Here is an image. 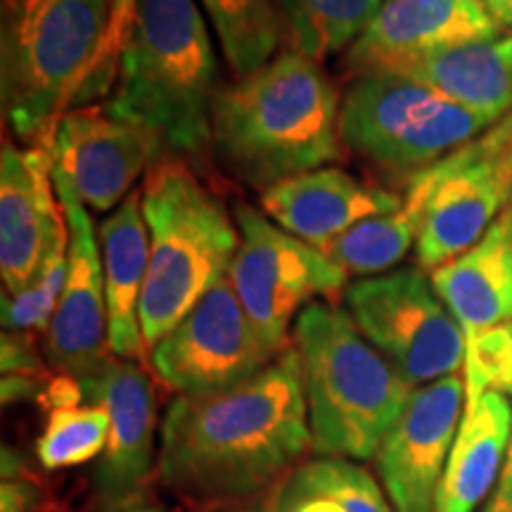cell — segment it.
I'll return each instance as SVG.
<instances>
[{
	"label": "cell",
	"instance_id": "26",
	"mask_svg": "<svg viewBox=\"0 0 512 512\" xmlns=\"http://www.w3.org/2000/svg\"><path fill=\"white\" fill-rule=\"evenodd\" d=\"M223 57L235 74L249 76L273 60L283 34V15L273 0H200Z\"/></svg>",
	"mask_w": 512,
	"mask_h": 512
},
{
	"label": "cell",
	"instance_id": "10",
	"mask_svg": "<svg viewBox=\"0 0 512 512\" xmlns=\"http://www.w3.org/2000/svg\"><path fill=\"white\" fill-rule=\"evenodd\" d=\"M422 176L430 183V200L415 254L422 271H437L475 247L512 204V112Z\"/></svg>",
	"mask_w": 512,
	"mask_h": 512
},
{
	"label": "cell",
	"instance_id": "27",
	"mask_svg": "<svg viewBox=\"0 0 512 512\" xmlns=\"http://www.w3.org/2000/svg\"><path fill=\"white\" fill-rule=\"evenodd\" d=\"M110 439V415L102 406H72L48 411L36 441L41 465L50 472L67 470L100 458Z\"/></svg>",
	"mask_w": 512,
	"mask_h": 512
},
{
	"label": "cell",
	"instance_id": "5",
	"mask_svg": "<svg viewBox=\"0 0 512 512\" xmlns=\"http://www.w3.org/2000/svg\"><path fill=\"white\" fill-rule=\"evenodd\" d=\"M140 190L150 261L138 320L145 349H152L228 273L240 230L219 197L178 157L152 164Z\"/></svg>",
	"mask_w": 512,
	"mask_h": 512
},
{
	"label": "cell",
	"instance_id": "28",
	"mask_svg": "<svg viewBox=\"0 0 512 512\" xmlns=\"http://www.w3.org/2000/svg\"><path fill=\"white\" fill-rule=\"evenodd\" d=\"M512 387V323L484 332L465 349V408L475 406L486 392Z\"/></svg>",
	"mask_w": 512,
	"mask_h": 512
},
{
	"label": "cell",
	"instance_id": "21",
	"mask_svg": "<svg viewBox=\"0 0 512 512\" xmlns=\"http://www.w3.org/2000/svg\"><path fill=\"white\" fill-rule=\"evenodd\" d=\"M512 439V408L501 392L482 394L465 408L434 512H477L494 491Z\"/></svg>",
	"mask_w": 512,
	"mask_h": 512
},
{
	"label": "cell",
	"instance_id": "22",
	"mask_svg": "<svg viewBox=\"0 0 512 512\" xmlns=\"http://www.w3.org/2000/svg\"><path fill=\"white\" fill-rule=\"evenodd\" d=\"M482 114L491 124L512 112V67L494 41L465 43L403 64L392 74Z\"/></svg>",
	"mask_w": 512,
	"mask_h": 512
},
{
	"label": "cell",
	"instance_id": "3",
	"mask_svg": "<svg viewBox=\"0 0 512 512\" xmlns=\"http://www.w3.org/2000/svg\"><path fill=\"white\" fill-rule=\"evenodd\" d=\"M216 74L195 0H138L107 107L143 128L162 157H195L211 143Z\"/></svg>",
	"mask_w": 512,
	"mask_h": 512
},
{
	"label": "cell",
	"instance_id": "34",
	"mask_svg": "<svg viewBox=\"0 0 512 512\" xmlns=\"http://www.w3.org/2000/svg\"><path fill=\"white\" fill-rule=\"evenodd\" d=\"M114 512H166V510L157 508V505L143 503V501H140V498H136V501L121 505V508H114Z\"/></svg>",
	"mask_w": 512,
	"mask_h": 512
},
{
	"label": "cell",
	"instance_id": "29",
	"mask_svg": "<svg viewBox=\"0 0 512 512\" xmlns=\"http://www.w3.org/2000/svg\"><path fill=\"white\" fill-rule=\"evenodd\" d=\"M136 8L138 0H110V29H107L105 46H102L100 60L95 64L91 76H88L86 86H83L74 107H83L86 100L100 98V95H105L110 88H114L128 31L133 27V19H136Z\"/></svg>",
	"mask_w": 512,
	"mask_h": 512
},
{
	"label": "cell",
	"instance_id": "8",
	"mask_svg": "<svg viewBox=\"0 0 512 512\" xmlns=\"http://www.w3.org/2000/svg\"><path fill=\"white\" fill-rule=\"evenodd\" d=\"M349 316L413 387L458 375L465 335L422 268H399L351 283Z\"/></svg>",
	"mask_w": 512,
	"mask_h": 512
},
{
	"label": "cell",
	"instance_id": "4",
	"mask_svg": "<svg viewBox=\"0 0 512 512\" xmlns=\"http://www.w3.org/2000/svg\"><path fill=\"white\" fill-rule=\"evenodd\" d=\"M294 347L302 356L313 451L323 458H375L413 384L337 306H304Z\"/></svg>",
	"mask_w": 512,
	"mask_h": 512
},
{
	"label": "cell",
	"instance_id": "31",
	"mask_svg": "<svg viewBox=\"0 0 512 512\" xmlns=\"http://www.w3.org/2000/svg\"><path fill=\"white\" fill-rule=\"evenodd\" d=\"M482 512H512V439L508 446V456H505L503 470L498 475V482L491 491L489 501H486Z\"/></svg>",
	"mask_w": 512,
	"mask_h": 512
},
{
	"label": "cell",
	"instance_id": "6",
	"mask_svg": "<svg viewBox=\"0 0 512 512\" xmlns=\"http://www.w3.org/2000/svg\"><path fill=\"white\" fill-rule=\"evenodd\" d=\"M0 86L17 138L48 147L79 100L110 29V0H3Z\"/></svg>",
	"mask_w": 512,
	"mask_h": 512
},
{
	"label": "cell",
	"instance_id": "14",
	"mask_svg": "<svg viewBox=\"0 0 512 512\" xmlns=\"http://www.w3.org/2000/svg\"><path fill=\"white\" fill-rule=\"evenodd\" d=\"M53 171L72 185L79 200L95 211L117 209L133 183L159 162L162 152L143 128L119 119L110 107H72L50 138Z\"/></svg>",
	"mask_w": 512,
	"mask_h": 512
},
{
	"label": "cell",
	"instance_id": "16",
	"mask_svg": "<svg viewBox=\"0 0 512 512\" xmlns=\"http://www.w3.org/2000/svg\"><path fill=\"white\" fill-rule=\"evenodd\" d=\"M81 384L86 399L110 415V439L95 467V491L107 508H121L140 498L155 463V387L143 368L117 356Z\"/></svg>",
	"mask_w": 512,
	"mask_h": 512
},
{
	"label": "cell",
	"instance_id": "24",
	"mask_svg": "<svg viewBox=\"0 0 512 512\" xmlns=\"http://www.w3.org/2000/svg\"><path fill=\"white\" fill-rule=\"evenodd\" d=\"M273 512H392V508L366 467L347 458H316L280 479Z\"/></svg>",
	"mask_w": 512,
	"mask_h": 512
},
{
	"label": "cell",
	"instance_id": "15",
	"mask_svg": "<svg viewBox=\"0 0 512 512\" xmlns=\"http://www.w3.org/2000/svg\"><path fill=\"white\" fill-rule=\"evenodd\" d=\"M498 31L482 0H384L347 50V67L356 79L392 74L439 50L494 41Z\"/></svg>",
	"mask_w": 512,
	"mask_h": 512
},
{
	"label": "cell",
	"instance_id": "33",
	"mask_svg": "<svg viewBox=\"0 0 512 512\" xmlns=\"http://www.w3.org/2000/svg\"><path fill=\"white\" fill-rule=\"evenodd\" d=\"M498 29H512V0H482Z\"/></svg>",
	"mask_w": 512,
	"mask_h": 512
},
{
	"label": "cell",
	"instance_id": "9",
	"mask_svg": "<svg viewBox=\"0 0 512 512\" xmlns=\"http://www.w3.org/2000/svg\"><path fill=\"white\" fill-rule=\"evenodd\" d=\"M240 245L228 278L249 320L273 354L290 344V325L313 297H335L349 275L320 249L285 233L264 211L240 204Z\"/></svg>",
	"mask_w": 512,
	"mask_h": 512
},
{
	"label": "cell",
	"instance_id": "1",
	"mask_svg": "<svg viewBox=\"0 0 512 512\" xmlns=\"http://www.w3.org/2000/svg\"><path fill=\"white\" fill-rule=\"evenodd\" d=\"M311 448L299 349L247 382L176 396L162 422L157 477L197 512L273 489Z\"/></svg>",
	"mask_w": 512,
	"mask_h": 512
},
{
	"label": "cell",
	"instance_id": "36",
	"mask_svg": "<svg viewBox=\"0 0 512 512\" xmlns=\"http://www.w3.org/2000/svg\"><path fill=\"white\" fill-rule=\"evenodd\" d=\"M508 394H512V387H510V389H508Z\"/></svg>",
	"mask_w": 512,
	"mask_h": 512
},
{
	"label": "cell",
	"instance_id": "23",
	"mask_svg": "<svg viewBox=\"0 0 512 512\" xmlns=\"http://www.w3.org/2000/svg\"><path fill=\"white\" fill-rule=\"evenodd\" d=\"M427 200H430V183L418 174L399 209L358 221L320 252L335 261L347 275L370 278V275L387 273L418 242Z\"/></svg>",
	"mask_w": 512,
	"mask_h": 512
},
{
	"label": "cell",
	"instance_id": "32",
	"mask_svg": "<svg viewBox=\"0 0 512 512\" xmlns=\"http://www.w3.org/2000/svg\"><path fill=\"white\" fill-rule=\"evenodd\" d=\"M275 486H278V484H275ZM275 486H273V489L264 491V494H259V496H254V498H247V501L216 505V508H207V510H200V512H273Z\"/></svg>",
	"mask_w": 512,
	"mask_h": 512
},
{
	"label": "cell",
	"instance_id": "25",
	"mask_svg": "<svg viewBox=\"0 0 512 512\" xmlns=\"http://www.w3.org/2000/svg\"><path fill=\"white\" fill-rule=\"evenodd\" d=\"M384 0H278L294 50L323 62L351 48Z\"/></svg>",
	"mask_w": 512,
	"mask_h": 512
},
{
	"label": "cell",
	"instance_id": "17",
	"mask_svg": "<svg viewBox=\"0 0 512 512\" xmlns=\"http://www.w3.org/2000/svg\"><path fill=\"white\" fill-rule=\"evenodd\" d=\"M67 230L53 181L48 147L19 150L5 143L0 155V275L5 294L34 283L48 249Z\"/></svg>",
	"mask_w": 512,
	"mask_h": 512
},
{
	"label": "cell",
	"instance_id": "30",
	"mask_svg": "<svg viewBox=\"0 0 512 512\" xmlns=\"http://www.w3.org/2000/svg\"><path fill=\"white\" fill-rule=\"evenodd\" d=\"M3 375H27L36 380L46 375L29 332H3Z\"/></svg>",
	"mask_w": 512,
	"mask_h": 512
},
{
	"label": "cell",
	"instance_id": "12",
	"mask_svg": "<svg viewBox=\"0 0 512 512\" xmlns=\"http://www.w3.org/2000/svg\"><path fill=\"white\" fill-rule=\"evenodd\" d=\"M53 181L69 226V268L46 330V356L60 373L86 380L112 358L105 266L86 204L55 171Z\"/></svg>",
	"mask_w": 512,
	"mask_h": 512
},
{
	"label": "cell",
	"instance_id": "2",
	"mask_svg": "<svg viewBox=\"0 0 512 512\" xmlns=\"http://www.w3.org/2000/svg\"><path fill=\"white\" fill-rule=\"evenodd\" d=\"M339 93L299 50L219 91L211 143L235 174L264 192L339 159Z\"/></svg>",
	"mask_w": 512,
	"mask_h": 512
},
{
	"label": "cell",
	"instance_id": "20",
	"mask_svg": "<svg viewBox=\"0 0 512 512\" xmlns=\"http://www.w3.org/2000/svg\"><path fill=\"white\" fill-rule=\"evenodd\" d=\"M100 254L105 266L107 313H110L112 354L133 361L145 354L140 332V294L150 261V233L143 214V190H133L117 209L102 221Z\"/></svg>",
	"mask_w": 512,
	"mask_h": 512
},
{
	"label": "cell",
	"instance_id": "13",
	"mask_svg": "<svg viewBox=\"0 0 512 512\" xmlns=\"http://www.w3.org/2000/svg\"><path fill=\"white\" fill-rule=\"evenodd\" d=\"M465 380L460 375L415 387L406 408L375 456L377 475L394 512H434L453 441L463 422Z\"/></svg>",
	"mask_w": 512,
	"mask_h": 512
},
{
	"label": "cell",
	"instance_id": "19",
	"mask_svg": "<svg viewBox=\"0 0 512 512\" xmlns=\"http://www.w3.org/2000/svg\"><path fill=\"white\" fill-rule=\"evenodd\" d=\"M432 285L458 320L465 344L512 323V204L475 247L432 271Z\"/></svg>",
	"mask_w": 512,
	"mask_h": 512
},
{
	"label": "cell",
	"instance_id": "18",
	"mask_svg": "<svg viewBox=\"0 0 512 512\" xmlns=\"http://www.w3.org/2000/svg\"><path fill=\"white\" fill-rule=\"evenodd\" d=\"M259 202L275 226L316 249H325L358 221L403 204L394 192L358 181L337 166L275 183L261 192Z\"/></svg>",
	"mask_w": 512,
	"mask_h": 512
},
{
	"label": "cell",
	"instance_id": "7",
	"mask_svg": "<svg viewBox=\"0 0 512 512\" xmlns=\"http://www.w3.org/2000/svg\"><path fill=\"white\" fill-rule=\"evenodd\" d=\"M491 126L482 114L401 76H358L339 110V136L392 171H427Z\"/></svg>",
	"mask_w": 512,
	"mask_h": 512
},
{
	"label": "cell",
	"instance_id": "35",
	"mask_svg": "<svg viewBox=\"0 0 512 512\" xmlns=\"http://www.w3.org/2000/svg\"><path fill=\"white\" fill-rule=\"evenodd\" d=\"M498 48H501V53L505 60H508V64L512 67V34L508 38H503L501 43H498Z\"/></svg>",
	"mask_w": 512,
	"mask_h": 512
},
{
	"label": "cell",
	"instance_id": "11",
	"mask_svg": "<svg viewBox=\"0 0 512 512\" xmlns=\"http://www.w3.org/2000/svg\"><path fill=\"white\" fill-rule=\"evenodd\" d=\"M249 320L228 273L152 347V368L178 396L211 394L247 382L278 358Z\"/></svg>",
	"mask_w": 512,
	"mask_h": 512
}]
</instances>
